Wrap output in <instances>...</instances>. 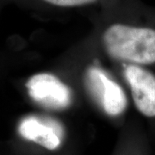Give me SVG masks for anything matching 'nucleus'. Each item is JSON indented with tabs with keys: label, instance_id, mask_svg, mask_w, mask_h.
<instances>
[{
	"label": "nucleus",
	"instance_id": "1",
	"mask_svg": "<svg viewBox=\"0 0 155 155\" xmlns=\"http://www.w3.org/2000/svg\"><path fill=\"white\" fill-rule=\"evenodd\" d=\"M106 52L134 65L155 63V29L116 23L103 35Z\"/></svg>",
	"mask_w": 155,
	"mask_h": 155
},
{
	"label": "nucleus",
	"instance_id": "2",
	"mask_svg": "<svg viewBox=\"0 0 155 155\" xmlns=\"http://www.w3.org/2000/svg\"><path fill=\"white\" fill-rule=\"evenodd\" d=\"M85 84L93 99L107 115L119 116L126 110L127 101L123 89L104 70L89 67L85 73Z\"/></svg>",
	"mask_w": 155,
	"mask_h": 155
},
{
	"label": "nucleus",
	"instance_id": "3",
	"mask_svg": "<svg viewBox=\"0 0 155 155\" xmlns=\"http://www.w3.org/2000/svg\"><path fill=\"white\" fill-rule=\"evenodd\" d=\"M29 97L36 104L50 110H63L72 103L69 87L50 73H37L26 83Z\"/></svg>",
	"mask_w": 155,
	"mask_h": 155
},
{
	"label": "nucleus",
	"instance_id": "4",
	"mask_svg": "<svg viewBox=\"0 0 155 155\" xmlns=\"http://www.w3.org/2000/svg\"><path fill=\"white\" fill-rule=\"evenodd\" d=\"M124 75L129 84L134 105L142 115L155 116V76L139 65H128Z\"/></svg>",
	"mask_w": 155,
	"mask_h": 155
},
{
	"label": "nucleus",
	"instance_id": "5",
	"mask_svg": "<svg viewBox=\"0 0 155 155\" xmlns=\"http://www.w3.org/2000/svg\"><path fill=\"white\" fill-rule=\"evenodd\" d=\"M18 130L23 138L48 150L58 148L63 136V130L57 122L35 116H29L22 120Z\"/></svg>",
	"mask_w": 155,
	"mask_h": 155
},
{
	"label": "nucleus",
	"instance_id": "6",
	"mask_svg": "<svg viewBox=\"0 0 155 155\" xmlns=\"http://www.w3.org/2000/svg\"><path fill=\"white\" fill-rule=\"evenodd\" d=\"M48 4L52 5L60 6V7H74L90 5L94 3L97 0H43Z\"/></svg>",
	"mask_w": 155,
	"mask_h": 155
}]
</instances>
